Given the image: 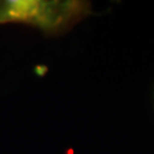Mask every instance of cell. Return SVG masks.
I'll return each mask as SVG.
<instances>
[{
	"instance_id": "6da1fadb",
	"label": "cell",
	"mask_w": 154,
	"mask_h": 154,
	"mask_svg": "<svg viewBox=\"0 0 154 154\" xmlns=\"http://www.w3.org/2000/svg\"><path fill=\"white\" fill-rule=\"evenodd\" d=\"M90 14L89 1L0 0V25L22 24L46 37L65 34Z\"/></svg>"
}]
</instances>
